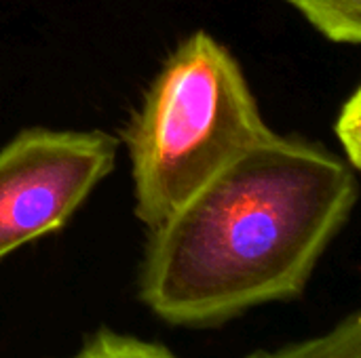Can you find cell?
<instances>
[{
  "label": "cell",
  "instance_id": "obj_1",
  "mask_svg": "<svg viewBox=\"0 0 361 358\" xmlns=\"http://www.w3.org/2000/svg\"><path fill=\"white\" fill-rule=\"evenodd\" d=\"M353 171L271 133L148 230L140 300L169 325L220 327L300 298L357 200Z\"/></svg>",
  "mask_w": 361,
  "mask_h": 358
},
{
  "label": "cell",
  "instance_id": "obj_2",
  "mask_svg": "<svg viewBox=\"0 0 361 358\" xmlns=\"http://www.w3.org/2000/svg\"><path fill=\"white\" fill-rule=\"evenodd\" d=\"M271 133L235 57L209 34H192L165 61L125 133L137 219L157 228Z\"/></svg>",
  "mask_w": 361,
  "mask_h": 358
},
{
  "label": "cell",
  "instance_id": "obj_3",
  "mask_svg": "<svg viewBox=\"0 0 361 358\" xmlns=\"http://www.w3.org/2000/svg\"><path fill=\"white\" fill-rule=\"evenodd\" d=\"M102 131L27 129L0 150V260L57 232L116 162Z\"/></svg>",
  "mask_w": 361,
  "mask_h": 358
},
{
  "label": "cell",
  "instance_id": "obj_4",
  "mask_svg": "<svg viewBox=\"0 0 361 358\" xmlns=\"http://www.w3.org/2000/svg\"><path fill=\"white\" fill-rule=\"evenodd\" d=\"M245 358H361L360 312L347 314L330 331L315 338L277 350H254Z\"/></svg>",
  "mask_w": 361,
  "mask_h": 358
},
{
  "label": "cell",
  "instance_id": "obj_5",
  "mask_svg": "<svg viewBox=\"0 0 361 358\" xmlns=\"http://www.w3.org/2000/svg\"><path fill=\"white\" fill-rule=\"evenodd\" d=\"M326 38L341 44L361 40V0H290Z\"/></svg>",
  "mask_w": 361,
  "mask_h": 358
},
{
  "label": "cell",
  "instance_id": "obj_6",
  "mask_svg": "<svg viewBox=\"0 0 361 358\" xmlns=\"http://www.w3.org/2000/svg\"><path fill=\"white\" fill-rule=\"evenodd\" d=\"M68 358H178L163 344L146 342L133 335L99 329L85 340L78 352Z\"/></svg>",
  "mask_w": 361,
  "mask_h": 358
},
{
  "label": "cell",
  "instance_id": "obj_7",
  "mask_svg": "<svg viewBox=\"0 0 361 358\" xmlns=\"http://www.w3.org/2000/svg\"><path fill=\"white\" fill-rule=\"evenodd\" d=\"M336 135L345 148L347 158L351 160V169H360L361 160V93L355 91L343 106L341 116L336 120Z\"/></svg>",
  "mask_w": 361,
  "mask_h": 358
}]
</instances>
